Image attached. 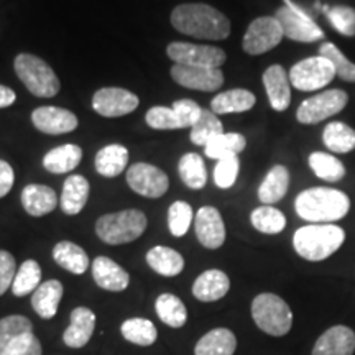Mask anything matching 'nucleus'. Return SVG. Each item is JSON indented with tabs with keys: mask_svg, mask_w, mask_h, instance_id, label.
Masks as SVG:
<instances>
[{
	"mask_svg": "<svg viewBox=\"0 0 355 355\" xmlns=\"http://www.w3.org/2000/svg\"><path fill=\"white\" fill-rule=\"evenodd\" d=\"M309 166L318 178H321V180H326V181H332V183L343 180L345 176V166L343 165V162L337 159L334 155H329V153H322V152L311 153Z\"/></svg>",
	"mask_w": 355,
	"mask_h": 355,
	"instance_id": "nucleus-38",
	"label": "nucleus"
},
{
	"mask_svg": "<svg viewBox=\"0 0 355 355\" xmlns=\"http://www.w3.org/2000/svg\"><path fill=\"white\" fill-rule=\"evenodd\" d=\"M178 173H180L183 183L191 189H202L207 183V170L204 159L198 153H186L178 163Z\"/></svg>",
	"mask_w": 355,
	"mask_h": 355,
	"instance_id": "nucleus-35",
	"label": "nucleus"
},
{
	"mask_svg": "<svg viewBox=\"0 0 355 355\" xmlns=\"http://www.w3.org/2000/svg\"><path fill=\"white\" fill-rule=\"evenodd\" d=\"M252 225L261 234H279L286 227V217L282 211L272 206H261L252 212Z\"/></svg>",
	"mask_w": 355,
	"mask_h": 355,
	"instance_id": "nucleus-40",
	"label": "nucleus"
},
{
	"mask_svg": "<svg viewBox=\"0 0 355 355\" xmlns=\"http://www.w3.org/2000/svg\"><path fill=\"white\" fill-rule=\"evenodd\" d=\"M168 56L176 64L188 66H204V68H220L227 60L224 50L211 44H194L184 42L170 43L166 48Z\"/></svg>",
	"mask_w": 355,
	"mask_h": 355,
	"instance_id": "nucleus-11",
	"label": "nucleus"
},
{
	"mask_svg": "<svg viewBox=\"0 0 355 355\" xmlns=\"http://www.w3.org/2000/svg\"><path fill=\"white\" fill-rule=\"evenodd\" d=\"M13 181H15V173L13 168L7 162L0 159V198L7 196L10 193Z\"/></svg>",
	"mask_w": 355,
	"mask_h": 355,
	"instance_id": "nucleus-50",
	"label": "nucleus"
},
{
	"mask_svg": "<svg viewBox=\"0 0 355 355\" xmlns=\"http://www.w3.org/2000/svg\"><path fill=\"white\" fill-rule=\"evenodd\" d=\"M42 285V268H40L38 261L35 260H25L17 270L15 279H13L12 293L15 296H26L30 293H35V290Z\"/></svg>",
	"mask_w": 355,
	"mask_h": 355,
	"instance_id": "nucleus-37",
	"label": "nucleus"
},
{
	"mask_svg": "<svg viewBox=\"0 0 355 355\" xmlns=\"http://www.w3.org/2000/svg\"><path fill=\"white\" fill-rule=\"evenodd\" d=\"M345 241L343 227L334 224H311L298 229L293 237L296 254L309 261H322L336 254Z\"/></svg>",
	"mask_w": 355,
	"mask_h": 355,
	"instance_id": "nucleus-3",
	"label": "nucleus"
},
{
	"mask_svg": "<svg viewBox=\"0 0 355 355\" xmlns=\"http://www.w3.org/2000/svg\"><path fill=\"white\" fill-rule=\"evenodd\" d=\"M139 97L122 87H102L92 97V109L102 117H122L139 107Z\"/></svg>",
	"mask_w": 355,
	"mask_h": 355,
	"instance_id": "nucleus-13",
	"label": "nucleus"
},
{
	"mask_svg": "<svg viewBox=\"0 0 355 355\" xmlns=\"http://www.w3.org/2000/svg\"><path fill=\"white\" fill-rule=\"evenodd\" d=\"M252 318L259 329L275 337L286 336L293 326L290 306L273 293H261L255 296L252 303Z\"/></svg>",
	"mask_w": 355,
	"mask_h": 355,
	"instance_id": "nucleus-5",
	"label": "nucleus"
},
{
	"mask_svg": "<svg viewBox=\"0 0 355 355\" xmlns=\"http://www.w3.org/2000/svg\"><path fill=\"white\" fill-rule=\"evenodd\" d=\"M83 159V150L81 146L66 144L61 146H56L44 155L43 166L44 170L53 173V175H63V173H69L76 168Z\"/></svg>",
	"mask_w": 355,
	"mask_h": 355,
	"instance_id": "nucleus-26",
	"label": "nucleus"
},
{
	"mask_svg": "<svg viewBox=\"0 0 355 355\" xmlns=\"http://www.w3.org/2000/svg\"><path fill=\"white\" fill-rule=\"evenodd\" d=\"M89 181L81 175H73L64 181L60 201L64 214L76 216L84 209L89 199Z\"/></svg>",
	"mask_w": 355,
	"mask_h": 355,
	"instance_id": "nucleus-24",
	"label": "nucleus"
},
{
	"mask_svg": "<svg viewBox=\"0 0 355 355\" xmlns=\"http://www.w3.org/2000/svg\"><path fill=\"white\" fill-rule=\"evenodd\" d=\"M263 86L266 96H268L270 105H272L277 112H283V110L290 107L291 81L290 74L286 73L283 66L273 64L265 71Z\"/></svg>",
	"mask_w": 355,
	"mask_h": 355,
	"instance_id": "nucleus-17",
	"label": "nucleus"
},
{
	"mask_svg": "<svg viewBox=\"0 0 355 355\" xmlns=\"http://www.w3.org/2000/svg\"><path fill=\"white\" fill-rule=\"evenodd\" d=\"M257 97L247 89H230L220 92L211 101V110L217 114H239L247 112L255 105Z\"/></svg>",
	"mask_w": 355,
	"mask_h": 355,
	"instance_id": "nucleus-27",
	"label": "nucleus"
},
{
	"mask_svg": "<svg viewBox=\"0 0 355 355\" xmlns=\"http://www.w3.org/2000/svg\"><path fill=\"white\" fill-rule=\"evenodd\" d=\"M146 263L162 277H176L184 268V259L180 252L163 245L150 248L146 254Z\"/></svg>",
	"mask_w": 355,
	"mask_h": 355,
	"instance_id": "nucleus-28",
	"label": "nucleus"
},
{
	"mask_svg": "<svg viewBox=\"0 0 355 355\" xmlns=\"http://www.w3.org/2000/svg\"><path fill=\"white\" fill-rule=\"evenodd\" d=\"M230 290V279L220 270H207L199 275L193 285L194 298L202 303H212L224 298Z\"/></svg>",
	"mask_w": 355,
	"mask_h": 355,
	"instance_id": "nucleus-21",
	"label": "nucleus"
},
{
	"mask_svg": "<svg viewBox=\"0 0 355 355\" xmlns=\"http://www.w3.org/2000/svg\"><path fill=\"white\" fill-rule=\"evenodd\" d=\"M285 7L278 8L275 13V19L279 21L286 38L300 43H313L324 38V32L308 13L296 7L291 0H285Z\"/></svg>",
	"mask_w": 355,
	"mask_h": 355,
	"instance_id": "nucleus-9",
	"label": "nucleus"
},
{
	"mask_svg": "<svg viewBox=\"0 0 355 355\" xmlns=\"http://www.w3.org/2000/svg\"><path fill=\"white\" fill-rule=\"evenodd\" d=\"M121 331H122V336L125 337L128 343L141 345V347H148V345H152L158 337L155 324L144 318L127 319V321L122 324Z\"/></svg>",
	"mask_w": 355,
	"mask_h": 355,
	"instance_id": "nucleus-36",
	"label": "nucleus"
},
{
	"mask_svg": "<svg viewBox=\"0 0 355 355\" xmlns=\"http://www.w3.org/2000/svg\"><path fill=\"white\" fill-rule=\"evenodd\" d=\"M155 309H157L158 318L173 329H180L188 321V309L184 303L171 293L159 295L155 301Z\"/></svg>",
	"mask_w": 355,
	"mask_h": 355,
	"instance_id": "nucleus-32",
	"label": "nucleus"
},
{
	"mask_svg": "<svg viewBox=\"0 0 355 355\" xmlns=\"http://www.w3.org/2000/svg\"><path fill=\"white\" fill-rule=\"evenodd\" d=\"M235 349L237 339L234 332L225 327H217L198 340L194 355H234Z\"/></svg>",
	"mask_w": 355,
	"mask_h": 355,
	"instance_id": "nucleus-25",
	"label": "nucleus"
},
{
	"mask_svg": "<svg viewBox=\"0 0 355 355\" xmlns=\"http://www.w3.org/2000/svg\"><path fill=\"white\" fill-rule=\"evenodd\" d=\"M285 38L282 25L275 17H259L248 25L242 48L247 55L259 56L273 50Z\"/></svg>",
	"mask_w": 355,
	"mask_h": 355,
	"instance_id": "nucleus-10",
	"label": "nucleus"
},
{
	"mask_svg": "<svg viewBox=\"0 0 355 355\" xmlns=\"http://www.w3.org/2000/svg\"><path fill=\"white\" fill-rule=\"evenodd\" d=\"M171 78L180 86L194 91L212 92L224 84V74L220 68H204V66L175 64L171 68Z\"/></svg>",
	"mask_w": 355,
	"mask_h": 355,
	"instance_id": "nucleus-14",
	"label": "nucleus"
},
{
	"mask_svg": "<svg viewBox=\"0 0 355 355\" xmlns=\"http://www.w3.org/2000/svg\"><path fill=\"white\" fill-rule=\"evenodd\" d=\"M247 146V140L242 133H220L212 139L209 144L204 146L206 157L212 159H224L230 157H237L239 153L243 152Z\"/></svg>",
	"mask_w": 355,
	"mask_h": 355,
	"instance_id": "nucleus-33",
	"label": "nucleus"
},
{
	"mask_svg": "<svg viewBox=\"0 0 355 355\" xmlns=\"http://www.w3.org/2000/svg\"><path fill=\"white\" fill-rule=\"evenodd\" d=\"M63 285L58 279H48L35 290L32 296V308L42 319L55 318L63 298Z\"/></svg>",
	"mask_w": 355,
	"mask_h": 355,
	"instance_id": "nucleus-23",
	"label": "nucleus"
},
{
	"mask_svg": "<svg viewBox=\"0 0 355 355\" xmlns=\"http://www.w3.org/2000/svg\"><path fill=\"white\" fill-rule=\"evenodd\" d=\"M128 150L123 145L112 144L104 146L96 155V171L104 178H115L125 171Z\"/></svg>",
	"mask_w": 355,
	"mask_h": 355,
	"instance_id": "nucleus-30",
	"label": "nucleus"
},
{
	"mask_svg": "<svg viewBox=\"0 0 355 355\" xmlns=\"http://www.w3.org/2000/svg\"><path fill=\"white\" fill-rule=\"evenodd\" d=\"M15 73L25 87L37 97H55L60 92V79L42 58L21 53L15 58Z\"/></svg>",
	"mask_w": 355,
	"mask_h": 355,
	"instance_id": "nucleus-6",
	"label": "nucleus"
},
{
	"mask_svg": "<svg viewBox=\"0 0 355 355\" xmlns=\"http://www.w3.org/2000/svg\"><path fill=\"white\" fill-rule=\"evenodd\" d=\"M196 237L202 247L216 250L225 242V225L220 212L212 206H204L194 219Z\"/></svg>",
	"mask_w": 355,
	"mask_h": 355,
	"instance_id": "nucleus-15",
	"label": "nucleus"
},
{
	"mask_svg": "<svg viewBox=\"0 0 355 355\" xmlns=\"http://www.w3.org/2000/svg\"><path fill=\"white\" fill-rule=\"evenodd\" d=\"M146 224V216L139 209L112 212L97 219L96 234L109 245H122L137 241L145 232Z\"/></svg>",
	"mask_w": 355,
	"mask_h": 355,
	"instance_id": "nucleus-4",
	"label": "nucleus"
},
{
	"mask_svg": "<svg viewBox=\"0 0 355 355\" xmlns=\"http://www.w3.org/2000/svg\"><path fill=\"white\" fill-rule=\"evenodd\" d=\"M224 133V125L219 121V117L212 110L202 109L199 121L191 127V141L194 145L206 146L214 137Z\"/></svg>",
	"mask_w": 355,
	"mask_h": 355,
	"instance_id": "nucleus-39",
	"label": "nucleus"
},
{
	"mask_svg": "<svg viewBox=\"0 0 355 355\" xmlns=\"http://www.w3.org/2000/svg\"><path fill=\"white\" fill-rule=\"evenodd\" d=\"M349 102L347 92L343 89H329L321 94L309 97L298 107L296 121L303 125H314L332 115L339 114Z\"/></svg>",
	"mask_w": 355,
	"mask_h": 355,
	"instance_id": "nucleus-8",
	"label": "nucleus"
},
{
	"mask_svg": "<svg viewBox=\"0 0 355 355\" xmlns=\"http://www.w3.org/2000/svg\"><path fill=\"white\" fill-rule=\"evenodd\" d=\"M171 25L180 33L201 40H225L230 21L224 13L207 3H183L171 12Z\"/></svg>",
	"mask_w": 355,
	"mask_h": 355,
	"instance_id": "nucleus-1",
	"label": "nucleus"
},
{
	"mask_svg": "<svg viewBox=\"0 0 355 355\" xmlns=\"http://www.w3.org/2000/svg\"><path fill=\"white\" fill-rule=\"evenodd\" d=\"M53 259L61 268L74 275H83L89 266V257L84 248L68 241L56 243L53 248Z\"/></svg>",
	"mask_w": 355,
	"mask_h": 355,
	"instance_id": "nucleus-31",
	"label": "nucleus"
},
{
	"mask_svg": "<svg viewBox=\"0 0 355 355\" xmlns=\"http://www.w3.org/2000/svg\"><path fill=\"white\" fill-rule=\"evenodd\" d=\"M193 222V209L188 202L176 201L170 206L168 211V227L175 237H183L191 227Z\"/></svg>",
	"mask_w": 355,
	"mask_h": 355,
	"instance_id": "nucleus-43",
	"label": "nucleus"
},
{
	"mask_svg": "<svg viewBox=\"0 0 355 355\" xmlns=\"http://www.w3.org/2000/svg\"><path fill=\"white\" fill-rule=\"evenodd\" d=\"M239 171H241V162H239V157L219 159L214 168L216 186H219L220 189L232 188L235 181H237Z\"/></svg>",
	"mask_w": 355,
	"mask_h": 355,
	"instance_id": "nucleus-46",
	"label": "nucleus"
},
{
	"mask_svg": "<svg viewBox=\"0 0 355 355\" xmlns=\"http://www.w3.org/2000/svg\"><path fill=\"white\" fill-rule=\"evenodd\" d=\"M290 188V173L286 166L275 165L259 188V199L265 206L282 201Z\"/></svg>",
	"mask_w": 355,
	"mask_h": 355,
	"instance_id": "nucleus-29",
	"label": "nucleus"
},
{
	"mask_svg": "<svg viewBox=\"0 0 355 355\" xmlns=\"http://www.w3.org/2000/svg\"><path fill=\"white\" fill-rule=\"evenodd\" d=\"M96 327V314L89 308L79 306L71 313V324L64 331L63 340L71 349H81L91 340Z\"/></svg>",
	"mask_w": 355,
	"mask_h": 355,
	"instance_id": "nucleus-19",
	"label": "nucleus"
},
{
	"mask_svg": "<svg viewBox=\"0 0 355 355\" xmlns=\"http://www.w3.org/2000/svg\"><path fill=\"white\" fill-rule=\"evenodd\" d=\"M25 332H33V324L28 318L13 314L0 319V355L7 352L12 340Z\"/></svg>",
	"mask_w": 355,
	"mask_h": 355,
	"instance_id": "nucleus-41",
	"label": "nucleus"
},
{
	"mask_svg": "<svg viewBox=\"0 0 355 355\" xmlns=\"http://www.w3.org/2000/svg\"><path fill=\"white\" fill-rule=\"evenodd\" d=\"M145 121L148 127L155 128V130H176V128H184L181 119L178 117L173 107H163V105H157L146 112Z\"/></svg>",
	"mask_w": 355,
	"mask_h": 355,
	"instance_id": "nucleus-44",
	"label": "nucleus"
},
{
	"mask_svg": "<svg viewBox=\"0 0 355 355\" xmlns=\"http://www.w3.org/2000/svg\"><path fill=\"white\" fill-rule=\"evenodd\" d=\"M92 277L97 286L107 291H123L130 283V277L121 265L115 263L109 257H97L92 261Z\"/></svg>",
	"mask_w": 355,
	"mask_h": 355,
	"instance_id": "nucleus-20",
	"label": "nucleus"
},
{
	"mask_svg": "<svg viewBox=\"0 0 355 355\" xmlns=\"http://www.w3.org/2000/svg\"><path fill=\"white\" fill-rule=\"evenodd\" d=\"M355 332L347 326L327 329L314 344L313 355H354Z\"/></svg>",
	"mask_w": 355,
	"mask_h": 355,
	"instance_id": "nucleus-18",
	"label": "nucleus"
},
{
	"mask_svg": "<svg viewBox=\"0 0 355 355\" xmlns=\"http://www.w3.org/2000/svg\"><path fill=\"white\" fill-rule=\"evenodd\" d=\"M288 74L293 87L309 92L326 87L336 78V69L329 60L319 55L298 61Z\"/></svg>",
	"mask_w": 355,
	"mask_h": 355,
	"instance_id": "nucleus-7",
	"label": "nucleus"
},
{
	"mask_svg": "<svg viewBox=\"0 0 355 355\" xmlns=\"http://www.w3.org/2000/svg\"><path fill=\"white\" fill-rule=\"evenodd\" d=\"M21 206L30 216L42 217L56 209L58 196L50 186L28 184L21 191Z\"/></svg>",
	"mask_w": 355,
	"mask_h": 355,
	"instance_id": "nucleus-22",
	"label": "nucleus"
},
{
	"mask_svg": "<svg viewBox=\"0 0 355 355\" xmlns=\"http://www.w3.org/2000/svg\"><path fill=\"white\" fill-rule=\"evenodd\" d=\"M17 101L15 91H12L10 87L0 86V109H6L8 105H12Z\"/></svg>",
	"mask_w": 355,
	"mask_h": 355,
	"instance_id": "nucleus-51",
	"label": "nucleus"
},
{
	"mask_svg": "<svg viewBox=\"0 0 355 355\" xmlns=\"http://www.w3.org/2000/svg\"><path fill=\"white\" fill-rule=\"evenodd\" d=\"M127 183L137 194L145 198H162L170 188L166 173L148 163H135L127 170Z\"/></svg>",
	"mask_w": 355,
	"mask_h": 355,
	"instance_id": "nucleus-12",
	"label": "nucleus"
},
{
	"mask_svg": "<svg viewBox=\"0 0 355 355\" xmlns=\"http://www.w3.org/2000/svg\"><path fill=\"white\" fill-rule=\"evenodd\" d=\"M319 55L329 60L336 69V76H339L345 83H355V64L347 60L334 43H322L319 48Z\"/></svg>",
	"mask_w": 355,
	"mask_h": 355,
	"instance_id": "nucleus-42",
	"label": "nucleus"
},
{
	"mask_svg": "<svg viewBox=\"0 0 355 355\" xmlns=\"http://www.w3.org/2000/svg\"><path fill=\"white\" fill-rule=\"evenodd\" d=\"M296 212L308 222H336L347 216L350 199L345 193L332 188H309L298 194Z\"/></svg>",
	"mask_w": 355,
	"mask_h": 355,
	"instance_id": "nucleus-2",
	"label": "nucleus"
},
{
	"mask_svg": "<svg viewBox=\"0 0 355 355\" xmlns=\"http://www.w3.org/2000/svg\"><path fill=\"white\" fill-rule=\"evenodd\" d=\"M175 109V112L178 114V117L181 119L184 128H191L199 121L201 117L202 109L199 107V104H196L194 101L191 99H181V101H175L171 105Z\"/></svg>",
	"mask_w": 355,
	"mask_h": 355,
	"instance_id": "nucleus-48",
	"label": "nucleus"
},
{
	"mask_svg": "<svg viewBox=\"0 0 355 355\" xmlns=\"http://www.w3.org/2000/svg\"><path fill=\"white\" fill-rule=\"evenodd\" d=\"M32 122L40 132L46 135H61L78 128V117L68 109L43 105L32 112Z\"/></svg>",
	"mask_w": 355,
	"mask_h": 355,
	"instance_id": "nucleus-16",
	"label": "nucleus"
},
{
	"mask_svg": "<svg viewBox=\"0 0 355 355\" xmlns=\"http://www.w3.org/2000/svg\"><path fill=\"white\" fill-rule=\"evenodd\" d=\"M43 349L38 337L33 332H25L12 340L3 355H42Z\"/></svg>",
	"mask_w": 355,
	"mask_h": 355,
	"instance_id": "nucleus-47",
	"label": "nucleus"
},
{
	"mask_svg": "<svg viewBox=\"0 0 355 355\" xmlns=\"http://www.w3.org/2000/svg\"><path fill=\"white\" fill-rule=\"evenodd\" d=\"M322 141L334 153H350L355 150V130L343 122H331L322 132Z\"/></svg>",
	"mask_w": 355,
	"mask_h": 355,
	"instance_id": "nucleus-34",
	"label": "nucleus"
},
{
	"mask_svg": "<svg viewBox=\"0 0 355 355\" xmlns=\"http://www.w3.org/2000/svg\"><path fill=\"white\" fill-rule=\"evenodd\" d=\"M17 275V263L10 252L0 250V296L12 288Z\"/></svg>",
	"mask_w": 355,
	"mask_h": 355,
	"instance_id": "nucleus-49",
	"label": "nucleus"
},
{
	"mask_svg": "<svg viewBox=\"0 0 355 355\" xmlns=\"http://www.w3.org/2000/svg\"><path fill=\"white\" fill-rule=\"evenodd\" d=\"M326 13L329 17L334 28L344 37H355V8L347 6H337L332 8L326 7Z\"/></svg>",
	"mask_w": 355,
	"mask_h": 355,
	"instance_id": "nucleus-45",
	"label": "nucleus"
}]
</instances>
